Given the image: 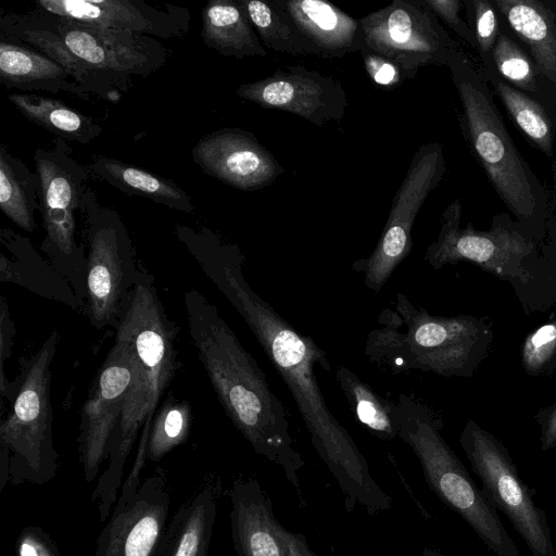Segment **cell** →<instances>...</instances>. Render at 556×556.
Listing matches in <instances>:
<instances>
[{
    "instance_id": "41",
    "label": "cell",
    "mask_w": 556,
    "mask_h": 556,
    "mask_svg": "<svg viewBox=\"0 0 556 556\" xmlns=\"http://www.w3.org/2000/svg\"><path fill=\"white\" fill-rule=\"evenodd\" d=\"M16 556H61L52 538L39 527L22 530L16 540Z\"/></svg>"
},
{
    "instance_id": "30",
    "label": "cell",
    "mask_w": 556,
    "mask_h": 556,
    "mask_svg": "<svg viewBox=\"0 0 556 556\" xmlns=\"http://www.w3.org/2000/svg\"><path fill=\"white\" fill-rule=\"evenodd\" d=\"M39 180L37 174L0 149V210L14 224L31 232L36 228L35 210H39Z\"/></svg>"
},
{
    "instance_id": "39",
    "label": "cell",
    "mask_w": 556,
    "mask_h": 556,
    "mask_svg": "<svg viewBox=\"0 0 556 556\" xmlns=\"http://www.w3.org/2000/svg\"><path fill=\"white\" fill-rule=\"evenodd\" d=\"M426 4L441 18L458 37L471 48L477 49V39L469 24L460 16V0H425Z\"/></svg>"
},
{
    "instance_id": "3",
    "label": "cell",
    "mask_w": 556,
    "mask_h": 556,
    "mask_svg": "<svg viewBox=\"0 0 556 556\" xmlns=\"http://www.w3.org/2000/svg\"><path fill=\"white\" fill-rule=\"evenodd\" d=\"M153 282V276L141 270L116 329L134 350L135 375L113 437L108 466L91 494V501L98 503L101 522L111 516L117 502L124 467L137 439V451L148 453L157 405L177 371V327L168 318Z\"/></svg>"
},
{
    "instance_id": "24",
    "label": "cell",
    "mask_w": 556,
    "mask_h": 556,
    "mask_svg": "<svg viewBox=\"0 0 556 556\" xmlns=\"http://www.w3.org/2000/svg\"><path fill=\"white\" fill-rule=\"evenodd\" d=\"M1 242L12 255L9 257L1 253L2 282L16 283L49 300L80 308L70 283L31 249L27 240L10 230H2Z\"/></svg>"
},
{
    "instance_id": "22",
    "label": "cell",
    "mask_w": 556,
    "mask_h": 556,
    "mask_svg": "<svg viewBox=\"0 0 556 556\" xmlns=\"http://www.w3.org/2000/svg\"><path fill=\"white\" fill-rule=\"evenodd\" d=\"M318 56L343 58L365 46L359 21L324 0H277Z\"/></svg>"
},
{
    "instance_id": "4",
    "label": "cell",
    "mask_w": 556,
    "mask_h": 556,
    "mask_svg": "<svg viewBox=\"0 0 556 556\" xmlns=\"http://www.w3.org/2000/svg\"><path fill=\"white\" fill-rule=\"evenodd\" d=\"M380 328L368 333L365 354L395 374L429 371L470 378L488 357L493 343L488 316H435L395 294L394 309L386 308Z\"/></svg>"
},
{
    "instance_id": "20",
    "label": "cell",
    "mask_w": 556,
    "mask_h": 556,
    "mask_svg": "<svg viewBox=\"0 0 556 556\" xmlns=\"http://www.w3.org/2000/svg\"><path fill=\"white\" fill-rule=\"evenodd\" d=\"M36 4L73 21L161 38L185 36L191 20L185 8H155L141 0H38Z\"/></svg>"
},
{
    "instance_id": "11",
    "label": "cell",
    "mask_w": 556,
    "mask_h": 556,
    "mask_svg": "<svg viewBox=\"0 0 556 556\" xmlns=\"http://www.w3.org/2000/svg\"><path fill=\"white\" fill-rule=\"evenodd\" d=\"M460 201L454 200L442 214L438 238L426 250L428 264L441 269L468 261L514 289L528 285L532 276L525 262L538 252L539 243L520 224L508 213H498L489 230H478L471 223L460 228Z\"/></svg>"
},
{
    "instance_id": "27",
    "label": "cell",
    "mask_w": 556,
    "mask_h": 556,
    "mask_svg": "<svg viewBox=\"0 0 556 556\" xmlns=\"http://www.w3.org/2000/svg\"><path fill=\"white\" fill-rule=\"evenodd\" d=\"M480 71L518 128L545 156L552 159L555 154L556 111L505 81L496 73L494 64Z\"/></svg>"
},
{
    "instance_id": "34",
    "label": "cell",
    "mask_w": 556,
    "mask_h": 556,
    "mask_svg": "<svg viewBox=\"0 0 556 556\" xmlns=\"http://www.w3.org/2000/svg\"><path fill=\"white\" fill-rule=\"evenodd\" d=\"M492 61L496 73L505 81L542 101L535 66L526 50L506 29L498 34L492 50Z\"/></svg>"
},
{
    "instance_id": "37",
    "label": "cell",
    "mask_w": 556,
    "mask_h": 556,
    "mask_svg": "<svg viewBox=\"0 0 556 556\" xmlns=\"http://www.w3.org/2000/svg\"><path fill=\"white\" fill-rule=\"evenodd\" d=\"M468 3L471 5V28L477 39L481 70L484 71L493 65L492 50L501 31L498 13L492 0H471Z\"/></svg>"
},
{
    "instance_id": "23",
    "label": "cell",
    "mask_w": 556,
    "mask_h": 556,
    "mask_svg": "<svg viewBox=\"0 0 556 556\" xmlns=\"http://www.w3.org/2000/svg\"><path fill=\"white\" fill-rule=\"evenodd\" d=\"M219 482H203L168 523L157 556H207L217 516Z\"/></svg>"
},
{
    "instance_id": "25",
    "label": "cell",
    "mask_w": 556,
    "mask_h": 556,
    "mask_svg": "<svg viewBox=\"0 0 556 556\" xmlns=\"http://www.w3.org/2000/svg\"><path fill=\"white\" fill-rule=\"evenodd\" d=\"M5 38L1 36L0 40V78L5 88L89 93L52 59Z\"/></svg>"
},
{
    "instance_id": "32",
    "label": "cell",
    "mask_w": 556,
    "mask_h": 556,
    "mask_svg": "<svg viewBox=\"0 0 556 556\" xmlns=\"http://www.w3.org/2000/svg\"><path fill=\"white\" fill-rule=\"evenodd\" d=\"M337 381L358 421L381 440L397 437L392 417L393 402H390L344 366L336 369Z\"/></svg>"
},
{
    "instance_id": "10",
    "label": "cell",
    "mask_w": 556,
    "mask_h": 556,
    "mask_svg": "<svg viewBox=\"0 0 556 556\" xmlns=\"http://www.w3.org/2000/svg\"><path fill=\"white\" fill-rule=\"evenodd\" d=\"M83 213L88 242L86 315L92 327L117 329L140 277L130 237L119 215L87 191Z\"/></svg>"
},
{
    "instance_id": "12",
    "label": "cell",
    "mask_w": 556,
    "mask_h": 556,
    "mask_svg": "<svg viewBox=\"0 0 556 556\" xmlns=\"http://www.w3.org/2000/svg\"><path fill=\"white\" fill-rule=\"evenodd\" d=\"M459 443L484 495L509 519L532 556H556L546 513L534 503L506 446L472 419Z\"/></svg>"
},
{
    "instance_id": "38",
    "label": "cell",
    "mask_w": 556,
    "mask_h": 556,
    "mask_svg": "<svg viewBox=\"0 0 556 556\" xmlns=\"http://www.w3.org/2000/svg\"><path fill=\"white\" fill-rule=\"evenodd\" d=\"M361 54L369 78L377 86L384 89H394L406 79L396 63L376 53L366 45L363 47Z\"/></svg>"
},
{
    "instance_id": "40",
    "label": "cell",
    "mask_w": 556,
    "mask_h": 556,
    "mask_svg": "<svg viewBox=\"0 0 556 556\" xmlns=\"http://www.w3.org/2000/svg\"><path fill=\"white\" fill-rule=\"evenodd\" d=\"M0 390L1 395L5 396L8 401L11 403L13 401L16 387L14 381H9L4 375V363L11 355V350L13 345V337L15 333L14 324L12 321L9 306L4 298L1 299V317H0Z\"/></svg>"
},
{
    "instance_id": "8",
    "label": "cell",
    "mask_w": 556,
    "mask_h": 556,
    "mask_svg": "<svg viewBox=\"0 0 556 556\" xmlns=\"http://www.w3.org/2000/svg\"><path fill=\"white\" fill-rule=\"evenodd\" d=\"M34 160L39 180V212L46 230L41 249L70 283L80 307H85L87 258L84 247L76 241V213L83 211L88 170L73 159L61 138L53 148H38Z\"/></svg>"
},
{
    "instance_id": "19",
    "label": "cell",
    "mask_w": 556,
    "mask_h": 556,
    "mask_svg": "<svg viewBox=\"0 0 556 556\" xmlns=\"http://www.w3.org/2000/svg\"><path fill=\"white\" fill-rule=\"evenodd\" d=\"M192 159L207 175L247 191L273 184L285 172L250 131L240 128H223L202 137Z\"/></svg>"
},
{
    "instance_id": "15",
    "label": "cell",
    "mask_w": 556,
    "mask_h": 556,
    "mask_svg": "<svg viewBox=\"0 0 556 556\" xmlns=\"http://www.w3.org/2000/svg\"><path fill=\"white\" fill-rule=\"evenodd\" d=\"M134 375V350L123 332L116 330L114 344L94 376L80 410L77 445L86 482H92L102 464L109 460Z\"/></svg>"
},
{
    "instance_id": "7",
    "label": "cell",
    "mask_w": 556,
    "mask_h": 556,
    "mask_svg": "<svg viewBox=\"0 0 556 556\" xmlns=\"http://www.w3.org/2000/svg\"><path fill=\"white\" fill-rule=\"evenodd\" d=\"M59 336L50 333L42 345L20 362L12 408L0 426V492L12 485H42L59 468L53 443L51 365Z\"/></svg>"
},
{
    "instance_id": "6",
    "label": "cell",
    "mask_w": 556,
    "mask_h": 556,
    "mask_svg": "<svg viewBox=\"0 0 556 556\" xmlns=\"http://www.w3.org/2000/svg\"><path fill=\"white\" fill-rule=\"evenodd\" d=\"M397 437L417 456L434 494L457 513L496 556H522L496 508L478 488L441 434L443 421L428 405L407 394L393 402Z\"/></svg>"
},
{
    "instance_id": "31",
    "label": "cell",
    "mask_w": 556,
    "mask_h": 556,
    "mask_svg": "<svg viewBox=\"0 0 556 556\" xmlns=\"http://www.w3.org/2000/svg\"><path fill=\"white\" fill-rule=\"evenodd\" d=\"M262 43L276 52L318 55L315 48L295 29L277 0H242Z\"/></svg>"
},
{
    "instance_id": "43",
    "label": "cell",
    "mask_w": 556,
    "mask_h": 556,
    "mask_svg": "<svg viewBox=\"0 0 556 556\" xmlns=\"http://www.w3.org/2000/svg\"><path fill=\"white\" fill-rule=\"evenodd\" d=\"M422 556H446L440 551L432 548V547H425L422 549Z\"/></svg>"
},
{
    "instance_id": "9",
    "label": "cell",
    "mask_w": 556,
    "mask_h": 556,
    "mask_svg": "<svg viewBox=\"0 0 556 556\" xmlns=\"http://www.w3.org/2000/svg\"><path fill=\"white\" fill-rule=\"evenodd\" d=\"M37 20L81 63L99 93L110 98L127 90L132 76L147 77L162 67L167 49L151 36L90 25L40 9Z\"/></svg>"
},
{
    "instance_id": "2",
    "label": "cell",
    "mask_w": 556,
    "mask_h": 556,
    "mask_svg": "<svg viewBox=\"0 0 556 556\" xmlns=\"http://www.w3.org/2000/svg\"><path fill=\"white\" fill-rule=\"evenodd\" d=\"M184 302L190 337L225 413L257 455L282 469L304 504L299 471L305 462L283 404L217 307L197 289L185 292Z\"/></svg>"
},
{
    "instance_id": "13",
    "label": "cell",
    "mask_w": 556,
    "mask_h": 556,
    "mask_svg": "<svg viewBox=\"0 0 556 556\" xmlns=\"http://www.w3.org/2000/svg\"><path fill=\"white\" fill-rule=\"evenodd\" d=\"M358 21L366 47L396 63L406 79L426 65L448 66L462 50L425 0H393Z\"/></svg>"
},
{
    "instance_id": "16",
    "label": "cell",
    "mask_w": 556,
    "mask_h": 556,
    "mask_svg": "<svg viewBox=\"0 0 556 556\" xmlns=\"http://www.w3.org/2000/svg\"><path fill=\"white\" fill-rule=\"evenodd\" d=\"M236 93L264 109L285 111L317 126L340 121L348 106L339 80L299 65L278 68L270 76L242 84Z\"/></svg>"
},
{
    "instance_id": "33",
    "label": "cell",
    "mask_w": 556,
    "mask_h": 556,
    "mask_svg": "<svg viewBox=\"0 0 556 556\" xmlns=\"http://www.w3.org/2000/svg\"><path fill=\"white\" fill-rule=\"evenodd\" d=\"M192 424L191 406L186 401L168 396L153 419L148 460L159 462L189 437Z\"/></svg>"
},
{
    "instance_id": "21",
    "label": "cell",
    "mask_w": 556,
    "mask_h": 556,
    "mask_svg": "<svg viewBox=\"0 0 556 556\" xmlns=\"http://www.w3.org/2000/svg\"><path fill=\"white\" fill-rule=\"evenodd\" d=\"M531 58L542 101L556 111V0H492Z\"/></svg>"
},
{
    "instance_id": "35",
    "label": "cell",
    "mask_w": 556,
    "mask_h": 556,
    "mask_svg": "<svg viewBox=\"0 0 556 556\" xmlns=\"http://www.w3.org/2000/svg\"><path fill=\"white\" fill-rule=\"evenodd\" d=\"M520 359L528 376L544 377L556 371V316L527 334Z\"/></svg>"
},
{
    "instance_id": "42",
    "label": "cell",
    "mask_w": 556,
    "mask_h": 556,
    "mask_svg": "<svg viewBox=\"0 0 556 556\" xmlns=\"http://www.w3.org/2000/svg\"><path fill=\"white\" fill-rule=\"evenodd\" d=\"M534 419L540 427V444L543 452L556 447V402L540 408Z\"/></svg>"
},
{
    "instance_id": "29",
    "label": "cell",
    "mask_w": 556,
    "mask_h": 556,
    "mask_svg": "<svg viewBox=\"0 0 556 556\" xmlns=\"http://www.w3.org/2000/svg\"><path fill=\"white\" fill-rule=\"evenodd\" d=\"M8 99L28 121L63 140L88 143L102 131L93 119L60 100L28 93H10Z\"/></svg>"
},
{
    "instance_id": "1",
    "label": "cell",
    "mask_w": 556,
    "mask_h": 556,
    "mask_svg": "<svg viewBox=\"0 0 556 556\" xmlns=\"http://www.w3.org/2000/svg\"><path fill=\"white\" fill-rule=\"evenodd\" d=\"M179 239L247 323L287 384L315 451L338 482L346 511L352 513L357 505L370 515L389 510L391 496L375 481L364 455L331 414L320 391L315 366L330 369L326 352L251 289L243 277L239 248L208 232L182 230Z\"/></svg>"
},
{
    "instance_id": "5",
    "label": "cell",
    "mask_w": 556,
    "mask_h": 556,
    "mask_svg": "<svg viewBox=\"0 0 556 556\" xmlns=\"http://www.w3.org/2000/svg\"><path fill=\"white\" fill-rule=\"evenodd\" d=\"M448 67L463 108V132L471 151L513 217L541 243L553 216L546 189L517 150L481 71L463 50Z\"/></svg>"
},
{
    "instance_id": "18",
    "label": "cell",
    "mask_w": 556,
    "mask_h": 556,
    "mask_svg": "<svg viewBox=\"0 0 556 556\" xmlns=\"http://www.w3.org/2000/svg\"><path fill=\"white\" fill-rule=\"evenodd\" d=\"M230 527L237 556H318L302 533L286 529L258 480L238 478L228 491Z\"/></svg>"
},
{
    "instance_id": "28",
    "label": "cell",
    "mask_w": 556,
    "mask_h": 556,
    "mask_svg": "<svg viewBox=\"0 0 556 556\" xmlns=\"http://www.w3.org/2000/svg\"><path fill=\"white\" fill-rule=\"evenodd\" d=\"M91 169L101 179L128 194L146 197L170 208L190 213L193 205L176 184L117 160L99 156Z\"/></svg>"
},
{
    "instance_id": "26",
    "label": "cell",
    "mask_w": 556,
    "mask_h": 556,
    "mask_svg": "<svg viewBox=\"0 0 556 556\" xmlns=\"http://www.w3.org/2000/svg\"><path fill=\"white\" fill-rule=\"evenodd\" d=\"M201 37L204 43L224 56L243 59L265 56L242 0H211L202 11Z\"/></svg>"
},
{
    "instance_id": "36",
    "label": "cell",
    "mask_w": 556,
    "mask_h": 556,
    "mask_svg": "<svg viewBox=\"0 0 556 556\" xmlns=\"http://www.w3.org/2000/svg\"><path fill=\"white\" fill-rule=\"evenodd\" d=\"M544 239L545 243L542 245V253H536L525 262V266L531 274L532 278L528 285L515 289L518 298L527 292L521 299H519L520 301H522L530 291L536 289H539V291H544L543 295L546 294V296L547 291H551L549 301H556V215L551 217ZM533 299L526 308V313L528 312Z\"/></svg>"
},
{
    "instance_id": "17",
    "label": "cell",
    "mask_w": 556,
    "mask_h": 556,
    "mask_svg": "<svg viewBox=\"0 0 556 556\" xmlns=\"http://www.w3.org/2000/svg\"><path fill=\"white\" fill-rule=\"evenodd\" d=\"M170 493L162 468L146 478L135 496L110 520L96 543V556H157L168 527Z\"/></svg>"
},
{
    "instance_id": "14",
    "label": "cell",
    "mask_w": 556,
    "mask_h": 556,
    "mask_svg": "<svg viewBox=\"0 0 556 556\" xmlns=\"http://www.w3.org/2000/svg\"><path fill=\"white\" fill-rule=\"evenodd\" d=\"M446 172L443 148L438 142L422 144L396 191L392 206L372 253L351 264L364 274L368 289L379 292L413 248L414 222L428 195L440 185Z\"/></svg>"
}]
</instances>
